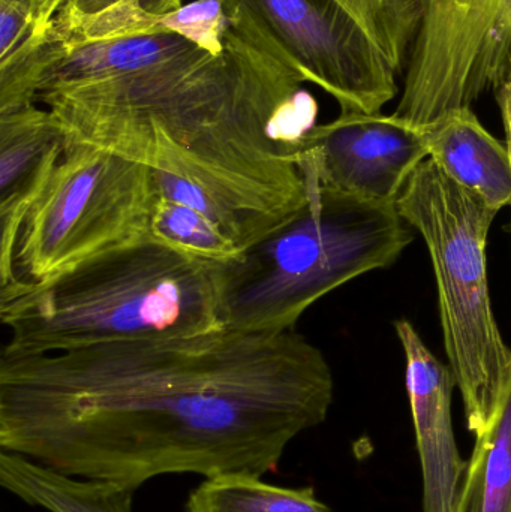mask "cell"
Returning <instances> with one entry per match:
<instances>
[{
	"label": "cell",
	"instance_id": "cell-8",
	"mask_svg": "<svg viewBox=\"0 0 511 512\" xmlns=\"http://www.w3.org/2000/svg\"><path fill=\"white\" fill-rule=\"evenodd\" d=\"M417 29L395 116L419 129L511 78V0H416Z\"/></svg>",
	"mask_w": 511,
	"mask_h": 512
},
{
	"label": "cell",
	"instance_id": "cell-1",
	"mask_svg": "<svg viewBox=\"0 0 511 512\" xmlns=\"http://www.w3.org/2000/svg\"><path fill=\"white\" fill-rule=\"evenodd\" d=\"M335 381L297 330L0 354V450L137 490L162 475L263 477L326 421Z\"/></svg>",
	"mask_w": 511,
	"mask_h": 512
},
{
	"label": "cell",
	"instance_id": "cell-6",
	"mask_svg": "<svg viewBox=\"0 0 511 512\" xmlns=\"http://www.w3.org/2000/svg\"><path fill=\"white\" fill-rule=\"evenodd\" d=\"M146 165L89 144L69 143L24 216L11 277L0 288L41 285L150 239L158 201Z\"/></svg>",
	"mask_w": 511,
	"mask_h": 512
},
{
	"label": "cell",
	"instance_id": "cell-19",
	"mask_svg": "<svg viewBox=\"0 0 511 512\" xmlns=\"http://www.w3.org/2000/svg\"><path fill=\"white\" fill-rule=\"evenodd\" d=\"M165 30L177 33L209 54H221L231 32L221 0H195L161 17Z\"/></svg>",
	"mask_w": 511,
	"mask_h": 512
},
{
	"label": "cell",
	"instance_id": "cell-12",
	"mask_svg": "<svg viewBox=\"0 0 511 512\" xmlns=\"http://www.w3.org/2000/svg\"><path fill=\"white\" fill-rule=\"evenodd\" d=\"M198 51L203 50L165 29L125 33L75 44H62L47 30L45 68L38 96L50 90L140 74L185 59Z\"/></svg>",
	"mask_w": 511,
	"mask_h": 512
},
{
	"label": "cell",
	"instance_id": "cell-21",
	"mask_svg": "<svg viewBox=\"0 0 511 512\" xmlns=\"http://www.w3.org/2000/svg\"><path fill=\"white\" fill-rule=\"evenodd\" d=\"M140 5L153 17H164L182 8L183 0H45L44 23H72L96 17L120 6Z\"/></svg>",
	"mask_w": 511,
	"mask_h": 512
},
{
	"label": "cell",
	"instance_id": "cell-17",
	"mask_svg": "<svg viewBox=\"0 0 511 512\" xmlns=\"http://www.w3.org/2000/svg\"><path fill=\"white\" fill-rule=\"evenodd\" d=\"M150 239L209 264L228 265L242 255L227 234L203 213L161 195L153 209Z\"/></svg>",
	"mask_w": 511,
	"mask_h": 512
},
{
	"label": "cell",
	"instance_id": "cell-15",
	"mask_svg": "<svg viewBox=\"0 0 511 512\" xmlns=\"http://www.w3.org/2000/svg\"><path fill=\"white\" fill-rule=\"evenodd\" d=\"M456 512H511V376L494 420L476 438Z\"/></svg>",
	"mask_w": 511,
	"mask_h": 512
},
{
	"label": "cell",
	"instance_id": "cell-13",
	"mask_svg": "<svg viewBox=\"0 0 511 512\" xmlns=\"http://www.w3.org/2000/svg\"><path fill=\"white\" fill-rule=\"evenodd\" d=\"M429 159L450 179L500 212L511 206V152L486 131L471 108L441 117L425 129Z\"/></svg>",
	"mask_w": 511,
	"mask_h": 512
},
{
	"label": "cell",
	"instance_id": "cell-11",
	"mask_svg": "<svg viewBox=\"0 0 511 512\" xmlns=\"http://www.w3.org/2000/svg\"><path fill=\"white\" fill-rule=\"evenodd\" d=\"M66 138L47 108L36 104L0 114V285L11 277L24 216L47 185Z\"/></svg>",
	"mask_w": 511,
	"mask_h": 512
},
{
	"label": "cell",
	"instance_id": "cell-18",
	"mask_svg": "<svg viewBox=\"0 0 511 512\" xmlns=\"http://www.w3.org/2000/svg\"><path fill=\"white\" fill-rule=\"evenodd\" d=\"M401 72L417 29L416 0H339Z\"/></svg>",
	"mask_w": 511,
	"mask_h": 512
},
{
	"label": "cell",
	"instance_id": "cell-2",
	"mask_svg": "<svg viewBox=\"0 0 511 512\" xmlns=\"http://www.w3.org/2000/svg\"><path fill=\"white\" fill-rule=\"evenodd\" d=\"M303 81L231 27L221 54L50 90L38 102L69 143L89 144L207 192L243 252L309 197L299 165L315 108Z\"/></svg>",
	"mask_w": 511,
	"mask_h": 512
},
{
	"label": "cell",
	"instance_id": "cell-5",
	"mask_svg": "<svg viewBox=\"0 0 511 512\" xmlns=\"http://www.w3.org/2000/svg\"><path fill=\"white\" fill-rule=\"evenodd\" d=\"M396 207L431 255L444 348L468 429L477 438L494 420L511 376V349L492 309L486 256L489 230L500 212L429 158L414 171Z\"/></svg>",
	"mask_w": 511,
	"mask_h": 512
},
{
	"label": "cell",
	"instance_id": "cell-22",
	"mask_svg": "<svg viewBox=\"0 0 511 512\" xmlns=\"http://www.w3.org/2000/svg\"><path fill=\"white\" fill-rule=\"evenodd\" d=\"M497 99L498 105H500L501 116H503L504 129H506V143L511 152V78L498 90Z\"/></svg>",
	"mask_w": 511,
	"mask_h": 512
},
{
	"label": "cell",
	"instance_id": "cell-9",
	"mask_svg": "<svg viewBox=\"0 0 511 512\" xmlns=\"http://www.w3.org/2000/svg\"><path fill=\"white\" fill-rule=\"evenodd\" d=\"M429 158L425 129L395 114L341 113L309 129L299 165L308 182L372 203L396 204L414 171Z\"/></svg>",
	"mask_w": 511,
	"mask_h": 512
},
{
	"label": "cell",
	"instance_id": "cell-4",
	"mask_svg": "<svg viewBox=\"0 0 511 512\" xmlns=\"http://www.w3.org/2000/svg\"><path fill=\"white\" fill-rule=\"evenodd\" d=\"M308 182V180H306ZM305 206L224 265L222 319L258 333L296 330L303 313L350 280L395 264L414 240L396 204L308 182Z\"/></svg>",
	"mask_w": 511,
	"mask_h": 512
},
{
	"label": "cell",
	"instance_id": "cell-14",
	"mask_svg": "<svg viewBox=\"0 0 511 512\" xmlns=\"http://www.w3.org/2000/svg\"><path fill=\"white\" fill-rule=\"evenodd\" d=\"M0 486L48 512H132L135 490L113 481L69 477L0 450Z\"/></svg>",
	"mask_w": 511,
	"mask_h": 512
},
{
	"label": "cell",
	"instance_id": "cell-10",
	"mask_svg": "<svg viewBox=\"0 0 511 512\" xmlns=\"http://www.w3.org/2000/svg\"><path fill=\"white\" fill-rule=\"evenodd\" d=\"M407 358V391L423 475V510L456 512L468 462L453 430L452 397L458 387L449 366L425 345L411 322L395 324Z\"/></svg>",
	"mask_w": 511,
	"mask_h": 512
},
{
	"label": "cell",
	"instance_id": "cell-20",
	"mask_svg": "<svg viewBox=\"0 0 511 512\" xmlns=\"http://www.w3.org/2000/svg\"><path fill=\"white\" fill-rule=\"evenodd\" d=\"M45 0H0V60L47 33Z\"/></svg>",
	"mask_w": 511,
	"mask_h": 512
},
{
	"label": "cell",
	"instance_id": "cell-16",
	"mask_svg": "<svg viewBox=\"0 0 511 512\" xmlns=\"http://www.w3.org/2000/svg\"><path fill=\"white\" fill-rule=\"evenodd\" d=\"M186 512H332L312 487L288 489L252 474L206 478L192 490Z\"/></svg>",
	"mask_w": 511,
	"mask_h": 512
},
{
	"label": "cell",
	"instance_id": "cell-3",
	"mask_svg": "<svg viewBox=\"0 0 511 512\" xmlns=\"http://www.w3.org/2000/svg\"><path fill=\"white\" fill-rule=\"evenodd\" d=\"M224 265L149 239L41 285L0 288L2 352L42 355L224 327Z\"/></svg>",
	"mask_w": 511,
	"mask_h": 512
},
{
	"label": "cell",
	"instance_id": "cell-7",
	"mask_svg": "<svg viewBox=\"0 0 511 512\" xmlns=\"http://www.w3.org/2000/svg\"><path fill=\"white\" fill-rule=\"evenodd\" d=\"M221 3L237 35L329 93L341 113H381L398 95V69L339 0Z\"/></svg>",
	"mask_w": 511,
	"mask_h": 512
}]
</instances>
